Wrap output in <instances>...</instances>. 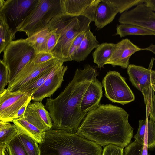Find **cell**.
<instances>
[{
	"label": "cell",
	"mask_w": 155,
	"mask_h": 155,
	"mask_svg": "<svg viewBox=\"0 0 155 155\" xmlns=\"http://www.w3.org/2000/svg\"><path fill=\"white\" fill-rule=\"evenodd\" d=\"M129 116L120 107L99 104L87 112L76 134L102 147L111 144L124 148L130 143L133 136Z\"/></svg>",
	"instance_id": "cell-1"
},
{
	"label": "cell",
	"mask_w": 155,
	"mask_h": 155,
	"mask_svg": "<svg viewBox=\"0 0 155 155\" xmlns=\"http://www.w3.org/2000/svg\"><path fill=\"white\" fill-rule=\"evenodd\" d=\"M96 69L86 65L77 69L72 80L55 98H48L45 107L52 119L53 129L76 134L87 113L80 110L81 103L89 85L98 75Z\"/></svg>",
	"instance_id": "cell-2"
},
{
	"label": "cell",
	"mask_w": 155,
	"mask_h": 155,
	"mask_svg": "<svg viewBox=\"0 0 155 155\" xmlns=\"http://www.w3.org/2000/svg\"><path fill=\"white\" fill-rule=\"evenodd\" d=\"M40 155H102V146L76 134L51 129L38 144Z\"/></svg>",
	"instance_id": "cell-3"
},
{
	"label": "cell",
	"mask_w": 155,
	"mask_h": 155,
	"mask_svg": "<svg viewBox=\"0 0 155 155\" xmlns=\"http://www.w3.org/2000/svg\"><path fill=\"white\" fill-rule=\"evenodd\" d=\"M91 21L83 15L73 16L62 13L53 18L48 27L54 30L60 38L51 53L55 58L60 62L71 61L69 53L71 45L77 36L86 32L90 28Z\"/></svg>",
	"instance_id": "cell-4"
},
{
	"label": "cell",
	"mask_w": 155,
	"mask_h": 155,
	"mask_svg": "<svg viewBox=\"0 0 155 155\" xmlns=\"http://www.w3.org/2000/svg\"><path fill=\"white\" fill-rule=\"evenodd\" d=\"M63 13L61 0H39L29 15L17 28L28 37L48 26L56 16Z\"/></svg>",
	"instance_id": "cell-5"
},
{
	"label": "cell",
	"mask_w": 155,
	"mask_h": 155,
	"mask_svg": "<svg viewBox=\"0 0 155 155\" xmlns=\"http://www.w3.org/2000/svg\"><path fill=\"white\" fill-rule=\"evenodd\" d=\"M3 53V61L8 70L9 83L36 54L33 46L22 39L12 41Z\"/></svg>",
	"instance_id": "cell-6"
},
{
	"label": "cell",
	"mask_w": 155,
	"mask_h": 155,
	"mask_svg": "<svg viewBox=\"0 0 155 155\" xmlns=\"http://www.w3.org/2000/svg\"><path fill=\"white\" fill-rule=\"evenodd\" d=\"M39 0H0V15L5 18L15 34L17 28L29 15Z\"/></svg>",
	"instance_id": "cell-7"
},
{
	"label": "cell",
	"mask_w": 155,
	"mask_h": 155,
	"mask_svg": "<svg viewBox=\"0 0 155 155\" xmlns=\"http://www.w3.org/2000/svg\"><path fill=\"white\" fill-rule=\"evenodd\" d=\"M155 59L152 58L148 68L129 64L127 68L129 79L132 84L143 95L147 112L152 97L154 94L152 85L155 84V71L152 69Z\"/></svg>",
	"instance_id": "cell-8"
},
{
	"label": "cell",
	"mask_w": 155,
	"mask_h": 155,
	"mask_svg": "<svg viewBox=\"0 0 155 155\" xmlns=\"http://www.w3.org/2000/svg\"><path fill=\"white\" fill-rule=\"evenodd\" d=\"M106 97L112 102L124 105L133 101L135 96L125 78L115 71L108 72L102 81Z\"/></svg>",
	"instance_id": "cell-9"
},
{
	"label": "cell",
	"mask_w": 155,
	"mask_h": 155,
	"mask_svg": "<svg viewBox=\"0 0 155 155\" xmlns=\"http://www.w3.org/2000/svg\"><path fill=\"white\" fill-rule=\"evenodd\" d=\"M35 91L11 92L7 89L0 94V120L13 122L17 113Z\"/></svg>",
	"instance_id": "cell-10"
},
{
	"label": "cell",
	"mask_w": 155,
	"mask_h": 155,
	"mask_svg": "<svg viewBox=\"0 0 155 155\" xmlns=\"http://www.w3.org/2000/svg\"><path fill=\"white\" fill-rule=\"evenodd\" d=\"M60 62L55 58L39 64H35L30 61L8 83L7 88L11 92L17 91L25 84L41 74L57 65Z\"/></svg>",
	"instance_id": "cell-11"
},
{
	"label": "cell",
	"mask_w": 155,
	"mask_h": 155,
	"mask_svg": "<svg viewBox=\"0 0 155 155\" xmlns=\"http://www.w3.org/2000/svg\"><path fill=\"white\" fill-rule=\"evenodd\" d=\"M118 21L120 24L134 25L155 32V13L144 3L122 13Z\"/></svg>",
	"instance_id": "cell-12"
},
{
	"label": "cell",
	"mask_w": 155,
	"mask_h": 155,
	"mask_svg": "<svg viewBox=\"0 0 155 155\" xmlns=\"http://www.w3.org/2000/svg\"><path fill=\"white\" fill-rule=\"evenodd\" d=\"M24 119L45 132L53 128L49 113L42 102H30L27 107Z\"/></svg>",
	"instance_id": "cell-13"
},
{
	"label": "cell",
	"mask_w": 155,
	"mask_h": 155,
	"mask_svg": "<svg viewBox=\"0 0 155 155\" xmlns=\"http://www.w3.org/2000/svg\"><path fill=\"white\" fill-rule=\"evenodd\" d=\"M100 0H61L64 14L73 16L83 15L94 21L96 7Z\"/></svg>",
	"instance_id": "cell-14"
},
{
	"label": "cell",
	"mask_w": 155,
	"mask_h": 155,
	"mask_svg": "<svg viewBox=\"0 0 155 155\" xmlns=\"http://www.w3.org/2000/svg\"><path fill=\"white\" fill-rule=\"evenodd\" d=\"M141 50L142 48L133 44L129 39H123L114 44L111 56L107 64L114 67L120 66L123 68H127L131 56Z\"/></svg>",
	"instance_id": "cell-15"
},
{
	"label": "cell",
	"mask_w": 155,
	"mask_h": 155,
	"mask_svg": "<svg viewBox=\"0 0 155 155\" xmlns=\"http://www.w3.org/2000/svg\"><path fill=\"white\" fill-rule=\"evenodd\" d=\"M67 69V66L63 65L55 71L34 92L31 96V100L34 101L42 102L45 98L50 97L61 87L64 81V75Z\"/></svg>",
	"instance_id": "cell-16"
},
{
	"label": "cell",
	"mask_w": 155,
	"mask_h": 155,
	"mask_svg": "<svg viewBox=\"0 0 155 155\" xmlns=\"http://www.w3.org/2000/svg\"><path fill=\"white\" fill-rule=\"evenodd\" d=\"M102 85L96 78L90 84L81 101L80 110L87 113L97 107L102 97Z\"/></svg>",
	"instance_id": "cell-17"
},
{
	"label": "cell",
	"mask_w": 155,
	"mask_h": 155,
	"mask_svg": "<svg viewBox=\"0 0 155 155\" xmlns=\"http://www.w3.org/2000/svg\"><path fill=\"white\" fill-rule=\"evenodd\" d=\"M118 13L117 7L109 0H100L95 13L94 22L97 28L101 29L111 23Z\"/></svg>",
	"instance_id": "cell-18"
},
{
	"label": "cell",
	"mask_w": 155,
	"mask_h": 155,
	"mask_svg": "<svg viewBox=\"0 0 155 155\" xmlns=\"http://www.w3.org/2000/svg\"><path fill=\"white\" fill-rule=\"evenodd\" d=\"M99 44L96 37L89 29L86 31L79 47L71 56V61L79 62L84 60L92 50Z\"/></svg>",
	"instance_id": "cell-19"
},
{
	"label": "cell",
	"mask_w": 155,
	"mask_h": 155,
	"mask_svg": "<svg viewBox=\"0 0 155 155\" xmlns=\"http://www.w3.org/2000/svg\"><path fill=\"white\" fill-rule=\"evenodd\" d=\"M12 122L17 127L18 133L28 136L38 144L43 141L45 132L38 128L24 118L16 119Z\"/></svg>",
	"instance_id": "cell-20"
},
{
	"label": "cell",
	"mask_w": 155,
	"mask_h": 155,
	"mask_svg": "<svg viewBox=\"0 0 155 155\" xmlns=\"http://www.w3.org/2000/svg\"><path fill=\"white\" fill-rule=\"evenodd\" d=\"M50 35V30L48 26L35 33L25 39L34 48L36 54L46 52L48 39Z\"/></svg>",
	"instance_id": "cell-21"
},
{
	"label": "cell",
	"mask_w": 155,
	"mask_h": 155,
	"mask_svg": "<svg viewBox=\"0 0 155 155\" xmlns=\"http://www.w3.org/2000/svg\"><path fill=\"white\" fill-rule=\"evenodd\" d=\"M114 44L103 43L100 44L92 54L93 62L101 68L103 67L111 58Z\"/></svg>",
	"instance_id": "cell-22"
},
{
	"label": "cell",
	"mask_w": 155,
	"mask_h": 155,
	"mask_svg": "<svg viewBox=\"0 0 155 155\" xmlns=\"http://www.w3.org/2000/svg\"><path fill=\"white\" fill-rule=\"evenodd\" d=\"M63 65V63L60 62L41 74L20 87L18 91L23 92H35L43 84L48 77Z\"/></svg>",
	"instance_id": "cell-23"
},
{
	"label": "cell",
	"mask_w": 155,
	"mask_h": 155,
	"mask_svg": "<svg viewBox=\"0 0 155 155\" xmlns=\"http://www.w3.org/2000/svg\"><path fill=\"white\" fill-rule=\"evenodd\" d=\"M116 35L120 37L130 35H155V32L140 26L131 24H123L118 25Z\"/></svg>",
	"instance_id": "cell-24"
},
{
	"label": "cell",
	"mask_w": 155,
	"mask_h": 155,
	"mask_svg": "<svg viewBox=\"0 0 155 155\" xmlns=\"http://www.w3.org/2000/svg\"><path fill=\"white\" fill-rule=\"evenodd\" d=\"M0 53L3 51L15 38V34L10 28L3 16L0 15Z\"/></svg>",
	"instance_id": "cell-25"
},
{
	"label": "cell",
	"mask_w": 155,
	"mask_h": 155,
	"mask_svg": "<svg viewBox=\"0 0 155 155\" xmlns=\"http://www.w3.org/2000/svg\"><path fill=\"white\" fill-rule=\"evenodd\" d=\"M18 131L14 124L0 121V143L7 145L17 134Z\"/></svg>",
	"instance_id": "cell-26"
},
{
	"label": "cell",
	"mask_w": 155,
	"mask_h": 155,
	"mask_svg": "<svg viewBox=\"0 0 155 155\" xmlns=\"http://www.w3.org/2000/svg\"><path fill=\"white\" fill-rule=\"evenodd\" d=\"M18 134L20 141L27 155H40V150L38 143L28 136Z\"/></svg>",
	"instance_id": "cell-27"
},
{
	"label": "cell",
	"mask_w": 155,
	"mask_h": 155,
	"mask_svg": "<svg viewBox=\"0 0 155 155\" xmlns=\"http://www.w3.org/2000/svg\"><path fill=\"white\" fill-rule=\"evenodd\" d=\"M6 150L9 155H27L20 141L18 133L7 145Z\"/></svg>",
	"instance_id": "cell-28"
},
{
	"label": "cell",
	"mask_w": 155,
	"mask_h": 155,
	"mask_svg": "<svg viewBox=\"0 0 155 155\" xmlns=\"http://www.w3.org/2000/svg\"><path fill=\"white\" fill-rule=\"evenodd\" d=\"M117 7L120 14L134 6L144 3L145 0H109Z\"/></svg>",
	"instance_id": "cell-29"
},
{
	"label": "cell",
	"mask_w": 155,
	"mask_h": 155,
	"mask_svg": "<svg viewBox=\"0 0 155 155\" xmlns=\"http://www.w3.org/2000/svg\"><path fill=\"white\" fill-rule=\"evenodd\" d=\"M146 118L148 147L149 149H153L155 147V122L151 119Z\"/></svg>",
	"instance_id": "cell-30"
},
{
	"label": "cell",
	"mask_w": 155,
	"mask_h": 155,
	"mask_svg": "<svg viewBox=\"0 0 155 155\" xmlns=\"http://www.w3.org/2000/svg\"><path fill=\"white\" fill-rule=\"evenodd\" d=\"M8 70L3 60H0V94L2 93L5 87L8 84Z\"/></svg>",
	"instance_id": "cell-31"
},
{
	"label": "cell",
	"mask_w": 155,
	"mask_h": 155,
	"mask_svg": "<svg viewBox=\"0 0 155 155\" xmlns=\"http://www.w3.org/2000/svg\"><path fill=\"white\" fill-rule=\"evenodd\" d=\"M143 145L134 141L125 147L124 155H142Z\"/></svg>",
	"instance_id": "cell-32"
},
{
	"label": "cell",
	"mask_w": 155,
	"mask_h": 155,
	"mask_svg": "<svg viewBox=\"0 0 155 155\" xmlns=\"http://www.w3.org/2000/svg\"><path fill=\"white\" fill-rule=\"evenodd\" d=\"M139 126L136 134L134 138L137 143L143 145L147 124V119L139 120Z\"/></svg>",
	"instance_id": "cell-33"
},
{
	"label": "cell",
	"mask_w": 155,
	"mask_h": 155,
	"mask_svg": "<svg viewBox=\"0 0 155 155\" xmlns=\"http://www.w3.org/2000/svg\"><path fill=\"white\" fill-rule=\"evenodd\" d=\"M123 148L113 144H109L104 147L102 155H124Z\"/></svg>",
	"instance_id": "cell-34"
},
{
	"label": "cell",
	"mask_w": 155,
	"mask_h": 155,
	"mask_svg": "<svg viewBox=\"0 0 155 155\" xmlns=\"http://www.w3.org/2000/svg\"><path fill=\"white\" fill-rule=\"evenodd\" d=\"M59 38V35L54 30H50V35L47 43L46 52H51L56 46Z\"/></svg>",
	"instance_id": "cell-35"
},
{
	"label": "cell",
	"mask_w": 155,
	"mask_h": 155,
	"mask_svg": "<svg viewBox=\"0 0 155 155\" xmlns=\"http://www.w3.org/2000/svg\"><path fill=\"white\" fill-rule=\"evenodd\" d=\"M55 58L51 52H42L37 54L32 60L35 64H39Z\"/></svg>",
	"instance_id": "cell-36"
},
{
	"label": "cell",
	"mask_w": 155,
	"mask_h": 155,
	"mask_svg": "<svg viewBox=\"0 0 155 155\" xmlns=\"http://www.w3.org/2000/svg\"><path fill=\"white\" fill-rule=\"evenodd\" d=\"M86 32L84 31L80 33L76 38L72 42L70 47L69 53V57L70 59L71 56L79 47L84 37Z\"/></svg>",
	"instance_id": "cell-37"
},
{
	"label": "cell",
	"mask_w": 155,
	"mask_h": 155,
	"mask_svg": "<svg viewBox=\"0 0 155 155\" xmlns=\"http://www.w3.org/2000/svg\"><path fill=\"white\" fill-rule=\"evenodd\" d=\"M150 116V119L155 122V95L153 94L150 101L148 112L146 113V118Z\"/></svg>",
	"instance_id": "cell-38"
},
{
	"label": "cell",
	"mask_w": 155,
	"mask_h": 155,
	"mask_svg": "<svg viewBox=\"0 0 155 155\" xmlns=\"http://www.w3.org/2000/svg\"><path fill=\"white\" fill-rule=\"evenodd\" d=\"M31 96H32L29 98L27 101L19 110L16 116V119L24 118L25 113L27 107L31 100Z\"/></svg>",
	"instance_id": "cell-39"
},
{
	"label": "cell",
	"mask_w": 155,
	"mask_h": 155,
	"mask_svg": "<svg viewBox=\"0 0 155 155\" xmlns=\"http://www.w3.org/2000/svg\"><path fill=\"white\" fill-rule=\"evenodd\" d=\"M147 136V131L146 127L142 155H148Z\"/></svg>",
	"instance_id": "cell-40"
},
{
	"label": "cell",
	"mask_w": 155,
	"mask_h": 155,
	"mask_svg": "<svg viewBox=\"0 0 155 155\" xmlns=\"http://www.w3.org/2000/svg\"><path fill=\"white\" fill-rule=\"evenodd\" d=\"M144 3L146 6L155 12V0H145Z\"/></svg>",
	"instance_id": "cell-41"
},
{
	"label": "cell",
	"mask_w": 155,
	"mask_h": 155,
	"mask_svg": "<svg viewBox=\"0 0 155 155\" xmlns=\"http://www.w3.org/2000/svg\"><path fill=\"white\" fill-rule=\"evenodd\" d=\"M7 145L5 143H0V155H8L6 150Z\"/></svg>",
	"instance_id": "cell-42"
},
{
	"label": "cell",
	"mask_w": 155,
	"mask_h": 155,
	"mask_svg": "<svg viewBox=\"0 0 155 155\" xmlns=\"http://www.w3.org/2000/svg\"><path fill=\"white\" fill-rule=\"evenodd\" d=\"M142 50L150 51L155 54V45L151 44L147 47L142 48Z\"/></svg>",
	"instance_id": "cell-43"
},
{
	"label": "cell",
	"mask_w": 155,
	"mask_h": 155,
	"mask_svg": "<svg viewBox=\"0 0 155 155\" xmlns=\"http://www.w3.org/2000/svg\"><path fill=\"white\" fill-rule=\"evenodd\" d=\"M152 87L154 91V92L155 93V84H152Z\"/></svg>",
	"instance_id": "cell-44"
}]
</instances>
